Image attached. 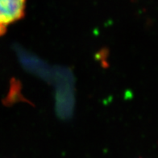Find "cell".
Returning a JSON list of instances; mask_svg holds the SVG:
<instances>
[{
    "instance_id": "6da1fadb",
    "label": "cell",
    "mask_w": 158,
    "mask_h": 158,
    "mask_svg": "<svg viewBox=\"0 0 158 158\" xmlns=\"http://www.w3.org/2000/svg\"><path fill=\"white\" fill-rule=\"evenodd\" d=\"M26 0H0V35L6 31L7 25L24 16Z\"/></svg>"
}]
</instances>
